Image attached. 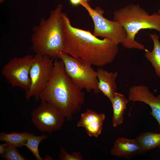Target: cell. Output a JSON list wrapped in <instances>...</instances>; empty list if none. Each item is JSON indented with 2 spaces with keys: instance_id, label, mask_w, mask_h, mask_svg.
I'll list each match as a JSON object with an SVG mask.
<instances>
[{
  "instance_id": "8fae6325",
  "label": "cell",
  "mask_w": 160,
  "mask_h": 160,
  "mask_svg": "<svg viewBox=\"0 0 160 160\" xmlns=\"http://www.w3.org/2000/svg\"><path fill=\"white\" fill-rule=\"evenodd\" d=\"M105 118L104 113H98L87 109L85 112L81 113L76 125L84 128L89 137H97L103 130V125Z\"/></svg>"
},
{
  "instance_id": "ba28073f",
  "label": "cell",
  "mask_w": 160,
  "mask_h": 160,
  "mask_svg": "<svg viewBox=\"0 0 160 160\" xmlns=\"http://www.w3.org/2000/svg\"><path fill=\"white\" fill-rule=\"evenodd\" d=\"M30 72L31 84L25 98L29 101L34 97L37 100L39 96L49 80L54 66V58L46 55L36 54Z\"/></svg>"
},
{
  "instance_id": "9a60e30c",
  "label": "cell",
  "mask_w": 160,
  "mask_h": 160,
  "mask_svg": "<svg viewBox=\"0 0 160 160\" xmlns=\"http://www.w3.org/2000/svg\"><path fill=\"white\" fill-rule=\"evenodd\" d=\"M153 40V48L152 51L147 49L145 50V57L151 63L157 76L160 78V42L159 36L156 33L149 34Z\"/></svg>"
},
{
  "instance_id": "ffe728a7",
  "label": "cell",
  "mask_w": 160,
  "mask_h": 160,
  "mask_svg": "<svg viewBox=\"0 0 160 160\" xmlns=\"http://www.w3.org/2000/svg\"><path fill=\"white\" fill-rule=\"evenodd\" d=\"M58 157L61 160H82L83 159L80 151H75L70 154L67 152L63 146L60 147Z\"/></svg>"
},
{
  "instance_id": "7402d4cb",
  "label": "cell",
  "mask_w": 160,
  "mask_h": 160,
  "mask_svg": "<svg viewBox=\"0 0 160 160\" xmlns=\"http://www.w3.org/2000/svg\"><path fill=\"white\" fill-rule=\"evenodd\" d=\"M8 144L6 143H4L0 144V156H1L5 151L6 147Z\"/></svg>"
},
{
  "instance_id": "d4e9b609",
  "label": "cell",
  "mask_w": 160,
  "mask_h": 160,
  "mask_svg": "<svg viewBox=\"0 0 160 160\" xmlns=\"http://www.w3.org/2000/svg\"><path fill=\"white\" fill-rule=\"evenodd\" d=\"M157 97L160 98V94L157 96Z\"/></svg>"
},
{
  "instance_id": "3957f363",
  "label": "cell",
  "mask_w": 160,
  "mask_h": 160,
  "mask_svg": "<svg viewBox=\"0 0 160 160\" xmlns=\"http://www.w3.org/2000/svg\"><path fill=\"white\" fill-rule=\"evenodd\" d=\"M63 6L59 4L52 10L47 19L41 18L38 25L33 27L31 41L36 54L58 59L63 51Z\"/></svg>"
},
{
  "instance_id": "4316f807",
  "label": "cell",
  "mask_w": 160,
  "mask_h": 160,
  "mask_svg": "<svg viewBox=\"0 0 160 160\" xmlns=\"http://www.w3.org/2000/svg\"><path fill=\"white\" fill-rule=\"evenodd\" d=\"M159 149H160V145L159 146Z\"/></svg>"
},
{
  "instance_id": "44dd1931",
  "label": "cell",
  "mask_w": 160,
  "mask_h": 160,
  "mask_svg": "<svg viewBox=\"0 0 160 160\" xmlns=\"http://www.w3.org/2000/svg\"><path fill=\"white\" fill-rule=\"evenodd\" d=\"M71 4L74 6H77L83 3H87L90 2L91 0H69Z\"/></svg>"
},
{
  "instance_id": "2e32d148",
  "label": "cell",
  "mask_w": 160,
  "mask_h": 160,
  "mask_svg": "<svg viewBox=\"0 0 160 160\" xmlns=\"http://www.w3.org/2000/svg\"><path fill=\"white\" fill-rule=\"evenodd\" d=\"M136 138L145 152L160 145V133L144 132L140 134Z\"/></svg>"
},
{
  "instance_id": "d6986e66",
  "label": "cell",
  "mask_w": 160,
  "mask_h": 160,
  "mask_svg": "<svg viewBox=\"0 0 160 160\" xmlns=\"http://www.w3.org/2000/svg\"><path fill=\"white\" fill-rule=\"evenodd\" d=\"M17 148L8 144L5 152L1 156L7 160H27L21 155Z\"/></svg>"
},
{
  "instance_id": "9c48e42d",
  "label": "cell",
  "mask_w": 160,
  "mask_h": 160,
  "mask_svg": "<svg viewBox=\"0 0 160 160\" xmlns=\"http://www.w3.org/2000/svg\"><path fill=\"white\" fill-rule=\"evenodd\" d=\"M40 105L31 113V121L39 131L51 133L60 129L66 120L63 113L56 107L41 100Z\"/></svg>"
},
{
  "instance_id": "484cf974",
  "label": "cell",
  "mask_w": 160,
  "mask_h": 160,
  "mask_svg": "<svg viewBox=\"0 0 160 160\" xmlns=\"http://www.w3.org/2000/svg\"><path fill=\"white\" fill-rule=\"evenodd\" d=\"M158 13L160 15V9L158 11Z\"/></svg>"
},
{
  "instance_id": "ac0fdd59",
  "label": "cell",
  "mask_w": 160,
  "mask_h": 160,
  "mask_svg": "<svg viewBox=\"0 0 160 160\" xmlns=\"http://www.w3.org/2000/svg\"><path fill=\"white\" fill-rule=\"evenodd\" d=\"M48 137L47 135H36L31 132L29 133L26 142L24 146L29 150L37 160H43L44 159L39 154V146L42 141Z\"/></svg>"
},
{
  "instance_id": "4fadbf2b",
  "label": "cell",
  "mask_w": 160,
  "mask_h": 160,
  "mask_svg": "<svg viewBox=\"0 0 160 160\" xmlns=\"http://www.w3.org/2000/svg\"><path fill=\"white\" fill-rule=\"evenodd\" d=\"M96 71L98 88L111 102L117 90L115 81L118 73L117 71L108 72L101 68H98Z\"/></svg>"
},
{
  "instance_id": "8992f818",
  "label": "cell",
  "mask_w": 160,
  "mask_h": 160,
  "mask_svg": "<svg viewBox=\"0 0 160 160\" xmlns=\"http://www.w3.org/2000/svg\"><path fill=\"white\" fill-rule=\"evenodd\" d=\"M81 5L86 9L93 21L92 34L95 36L109 39L118 45L126 38L127 33L124 28L118 22L105 18L103 9L99 7L93 9L88 2L83 3Z\"/></svg>"
},
{
  "instance_id": "52a82bcc",
  "label": "cell",
  "mask_w": 160,
  "mask_h": 160,
  "mask_svg": "<svg viewBox=\"0 0 160 160\" xmlns=\"http://www.w3.org/2000/svg\"><path fill=\"white\" fill-rule=\"evenodd\" d=\"M34 60V56L30 55L12 58L3 67L2 74L12 86L20 88L26 93L30 86V72Z\"/></svg>"
},
{
  "instance_id": "603a6c76",
  "label": "cell",
  "mask_w": 160,
  "mask_h": 160,
  "mask_svg": "<svg viewBox=\"0 0 160 160\" xmlns=\"http://www.w3.org/2000/svg\"><path fill=\"white\" fill-rule=\"evenodd\" d=\"M45 160H53L51 156L49 155H47L45 157Z\"/></svg>"
},
{
  "instance_id": "30bf717a",
  "label": "cell",
  "mask_w": 160,
  "mask_h": 160,
  "mask_svg": "<svg viewBox=\"0 0 160 160\" xmlns=\"http://www.w3.org/2000/svg\"><path fill=\"white\" fill-rule=\"evenodd\" d=\"M129 101L143 102L151 108V114L157 121L160 129V98L156 97L143 85H135L129 88L128 94Z\"/></svg>"
},
{
  "instance_id": "277c9868",
  "label": "cell",
  "mask_w": 160,
  "mask_h": 160,
  "mask_svg": "<svg viewBox=\"0 0 160 160\" xmlns=\"http://www.w3.org/2000/svg\"><path fill=\"white\" fill-rule=\"evenodd\" d=\"M113 20L119 23L126 31L127 37L121 44L127 48L146 49L143 45L135 40L136 35L141 30L154 29L160 33V15L155 13L150 15L138 5L129 4L115 11Z\"/></svg>"
},
{
  "instance_id": "5bb4252c",
  "label": "cell",
  "mask_w": 160,
  "mask_h": 160,
  "mask_svg": "<svg viewBox=\"0 0 160 160\" xmlns=\"http://www.w3.org/2000/svg\"><path fill=\"white\" fill-rule=\"evenodd\" d=\"M129 100L122 94L116 92L111 102L113 107V126L117 127L121 125L124 120V115Z\"/></svg>"
},
{
  "instance_id": "6da1fadb",
  "label": "cell",
  "mask_w": 160,
  "mask_h": 160,
  "mask_svg": "<svg viewBox=\"0 0 160 160\" xmlns=\"http://www.w3.org/2000/svg\"><path fill=\"white\" fill-rule=\"evenodd\" d=\"M62 16L63 52L98 67L113 61L118 52V45L107 38L100 39L89 31L73 27L65 13L62 12Z\"/></svg>"
},
{
  "instance_id": "7a4b0ae2",
  "label": "cell",
  "mask_w": 160,
  "mask_h": 160,
  "mask_svg": "<svg viewBox=\"0 0 160 160\" xmlns=\"http://www.w3.org/2000/svg\"><path fill=\"white\" fill-rule=\"evenodd\" d=\"M39 99L53 105L71 121L80 112L85 94L73 82L65 72L62 61L55 59L52 76L39 96Z\"/></svg>"
},
{
  "instance_id": "e0dca14e",
  "label": "cell",
  "mask_w": 160,
  "mask_h": 160,
  "mask_svg": "<svg viewBox=\"0 0 160 160\" xmlns=\"http://www.w3.org/2000/svg\"><path fill=\"white\" fill-rule=\"evenodd\" d=\"M29 132H13L10 133L1 132L0 140L7 143L9 145L20 148L23 146L27 141Z\"/></svg>"
},
{
  "instance_id": "cb8c5ba5",
  "label": "cell",
  "mask_w": 160,
  "mask_h": 160,
  "mask_svg": "<svg viewBox=\"0 0 160 160\" xmlns=\"http://www.w3.org/2000/svg\"><path fill=\"white\" fill-rule=\"evenodd\" d=\"M6 0H0V3H2L4 2V1H5Z\"/></svg>"
},
{
  "instance_id": "5b68a950",
  "label": "cell",
  "mask_w": 160,
  "mask_h": 160,
  "mask_svg": "<svg viewBox=\"0 0 160 160\" xmlns=\"http://www.w3.org/2000/svg\"><path fill=\"white\" fill-rule=\"evenodd\" d=\"M58 59L63 62L67 75L80 89L88 92L93 91L96 94L100 91L98 87V79L92 65L85 60L71 56L64 52Z\"/></svg>"
},
{
  "instance_id": "7c38bea8",
  "label": "cell",
  "mask_w": 160,
  "mask_h": 160,
  "mask_svg": "<svg viewBox=\"0 0 160 160\" xmlns=\"http://www.w3.org/2000/svg\"><path fill=\"white\" fill-rule=\"evenodd\" d=\"M110 152L113 156L127 158L145 152L136 138L121 137L115 140Z\"/></svg>"
}]
</instances>
